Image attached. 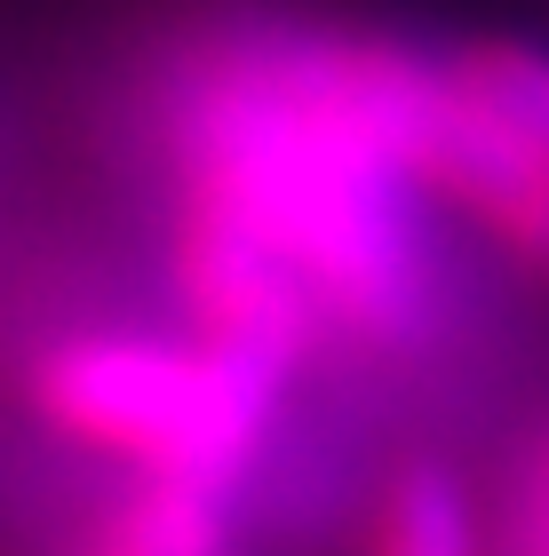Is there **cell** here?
I'll return each instance as SVG.
<instances>
[{"label":"cell","instance_id":"cell-1","mask_svg":"<svg viewBox=\"0 0 549 556\" xmlns=\"http://www.w3.org/2000/svg\"><path fill=\"white\" fill-rule=\"evenodd\" d=\"M414 40L342 24H232L160 88L167 215L271 255L342 358H422L446 334L438 207L398 167Z\"/></svg>","mask_w":549,"mask_h":556},{"label":"cell","instance_id":"cell-3","mask_svg":"<svg viewBox=\"0 0 549 556\" xmlns=\"http://www.w3.org/2000/svg\"><path fill=\"white\" fill-rule=\"evenodd\" d=\"M167 294H176V326H191L199 342L232 350V358L263 366V374H279L287 390L342 358L327 318L311 311V294L271 255H255L247 239L215 231L199 215H167Z\"/></svg>","mask_w":549,"mask_h":556},{"label":"cell","instance_id":"cell-7","mask_svg":"<svg viewBox=\"0 0 549 556\" xmlns=\"http://www.w3.org/2000/svg\"><path fill=\"white\" fill-rule=\"evenodd\" d=\"M502 556H549V445L534 453V469L517 477L510 501V548Z\"/></svg>","mask_w":549,"mask_h":556},{"label":"cell","instance_id":"cell-2","mask_svg":"<svg viewBox=\"0 0 549 556\" xmlns=\"http://www.w3.org/2000/svg\"><path fill=\"white\" fill-rule=\"evenodd\" d=\"M24 406L57 445L120 477L239 493L279 438L287 382L191 326H64L24 366Z\"/></svg>","mask_w":549,"mask_h":556},{"label":"cell","instance_id":"cell-4","mask_svg":"<svg viewBox=\"0 0 549 556\" xmlns=\"http://www.w3.org/2000/svg\"><path fill=\"white\" fill-rule=\"evenodd\" d=\"M64 556H239V509L232 493L167 485V477H120L80 517Z\"/></svg>","mask_w":549,"mask_h":556},{"label":"cell","instance_id":"cell-6","mask_svg":"<svg viewBox=\"0 0 549 556\" xmlns=\"http://www.w3.org/2000/svg\"><path fill=\"white\" fill-rule=\"evenodd\" d=\"M446 56H454L462 88L526 143V160L541 167V184H549V48L517 40V33H486V40L446 48Z\"/></svg>","mask_w":549,"mask_h":556},{"label":"cell","instance_id":"cell-5","mask_svg":"<svg viewBox=\"0 0 549 556\" xmlns=\"http://www.w3.org/2000/svg\"><path fill=\"white\" fill-rule=\"evenodd\" d=\"M359 556H486L478 501L462 469L446 462H398L366 509V548Z\"/></svg>","mask_w":549,"mask_h":556}]
</instances>
